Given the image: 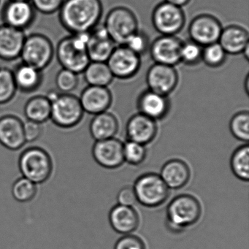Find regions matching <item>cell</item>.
I'll list each match as a JSON object with an SVG mask.
<instances>
[{"label":"cell","instance_id":"obj_4","mask_svg":"<svg viewBox=\"0 0 249 249\" xmlns=\"http://www.w3.org/2000/svg\"><path fill=\"white\" fill-rule=\"evenodd\" d=\"M18 167L22 177L36 184L49 180L53 171V162L49 153L39 147L24 150L18 160Z\"/></svg>","mask_w":249,"mask_h":249},{"label":"cell","instance_id":"obj_26","mask_svg":"<svg viewBox=\"0 0 249 249\" xmlns=\"http://www.w3.org/2000/svg\"><path fill=\"white\" fill-rule=\"evenodd\" d=\"M119 130V122L108 112L94 115L89 125L90 134L96 141L114 138Z\"/></svg>","mask_w":249,"mask_h":249},{"label":"cell","instance_id":"obj_42","mask_svg":"<svg viewBox=\"0 0 249 249\" xmlns=\"http://www.w3.org/2000/svg\"><path fill=\"white\" fill-rule=\"evenodd\" d=\"M190 1L191 0H164V2L176 5V6L179 7V8H182V7L188 5Z\"/></svg>","mask_w":249,"mask_h":249},{"label":"cell","instance_id":"obj_11","mask_svg":"<svg viewBox=\"0 0 249 249\" xmlns=\"http://www.w3.org/2000/svg\"><path fill=\"white\" fill-rule=\"evenodd\" d=\"M36 17V9L30 1L8 0L1 13L4 24L21 31L33 25Z\"/></svg>","mask_w":249,"mask_h":249},{"label":"cell","instance_id":"obj_32","mask_svg":"<svg viewBox=\"0 0 249 249\" xmlns=\"http://www.w3.org/2000/svg\"><path fill=\"white\" fill-rule=\"evenodd\" d=\"M231 133L236 139L243 142L249 140V113L246 110L236 113L230 123Z\"/></svg>","mask_w":249,"mask_h":249},{"label":"cell","instance_id":"obj_7","mask_svg":"<svg viewBox=\"0 0 249 249\" xmlns=\"http://www.w3.org/2000/svg\"><path fill=\"white\" fill-rule=\"evenodd\" d=\"M104 27L115 44L124 45L138 29L136 16L129 8L116 7L107 14Z\"/></svg>","mask_w":249,"mask_h":249},{"label":"cell","instance_id":"obj_5","mask_svg":"<svg viewBox=\"0 0 249 249\" xmlns=\"http://www.w3.org/2000/svg\"><path fill=\"white\" fill-rule=\"evenodd\" d=\"M54 55L52 40L45 35L33 33L26 36L20 58L23 63L43 71L52 63Z\"/></svg>","mask_w":249,"mask_h":249},{"label":"cell","instance_id":"obj_25","mask_svg":"<svg viewBox=\"0 0 249 249\" xmlns=\"http://www.w3.org/2000/svg\"><path fill=\"white\" fill-rule=\"evenodd\" d=\"M13 74L17 90L23 93L34 92L43 82L42 71L23 62L16 66Z\"/></svg>","mask_w":249,"mask_h":249},{"label":"cell","instance_id":"obj_23","mask_svg":"<svg viewBox=\"0 0 249 249\" xmlns=\"http://www.w3.org/2000/svg\"><path fill=\"white\" fill-rule=\"evenodd\" d=\"M109 221L112 228L122 234L133 232L139 226L138 212L132 206L117 205L110 210Z\"/></svg>","mask_w":249,"mask_h":249},{"label":"cell","instance_id":"obj_29","mask_svg":"<svg viewBox=\"0 0 249 249\" xmlns=\"http://www.w3.org/2000/svg\"><path fill=\"white\" fill-rule=\"evenodd\" d=\"M230 166L233 174L243 181L249 179V146L243 145L237 148L231 155Z\"/></svg>","mask_w":249,"mask_h":249},{"label":"cell","instance_id":"obj_10","mask_svg":"<svg viewBox=\"0 0 249 249\" xmlns=\"http://www.w3.org/2000/svg\"><path fill=\"white\" fill-rule=\"evenodd\" d=\"M113 77L129 79L135 76L141 68V56L125 45L116 46L107 61Z\"/></svg>","mask_w":249,"mask_h":249},{"label":"cell","instance_id":"obj_14","mask_svg":"<svg viewBox=\"0 0 249 249\" xmlns=\"http://www.w3.org/2000/svg\"><path fill=\"white\" fill-rule=\"evenodd\" d=\"M148 89L167 96L174 91L178 83V74L173 66L155 63L146 75Z\"/></svg>","mask_w":249,"mask_h":249},{"label":"cell","instance_id":"obj_28","mask_svg":"<svg viewBox=\"0 0 249 249\" xmlns=\"http://www.w3.org/2000/svg\"><path fill=\"white\" fill-rule=\"evenodd\" d=\"M83 73L89 86L95 87H107L114 78L107 62H90Z\"/></svg>","mask_w":249,"mask_h":249},{"label":"cell","instance_id":"obj_22","mask_svg":"<svg viewBox=\"0 0 249 249\" xmlns=\"http://www.w3.org/2000/svg\"><path fill=\"white\" fill-rule=\"evenodd\" d=\"M218 43L227 54H240L249 46V33L240 26L230 25L222 29Z\"/></svg>","mask_w":249,"mask_h":249},{"label":"cell","instance_id":"obj_9","mask_svg":"<svg viewBox=\"0 0 249 249\" xmlns=\"http://www.w3.org/2000/svg\"><path fill=\"white\" fill-rule=\"evenodd\" d=\"M185 22L182 8L166 2L157 5L152 13L153 25L161 36H176L181 31Z\"/></svg>","mask_w":249,"mask_h":249},{"label":"cell","instance_id":"obj_40","mask_svg":"<svg viewBox=\"0 0 249 249\" xmlns=\"http://www.w3.org/2000/svg\"><path fill=\"white\" fill-rule=\"evenodd\" d=\"M43 128L41 124L36 122L27 121L24 123V138L26 142H33L41 136Z\"/></svg>","mask_w":249,"mask_h":249},{"label":"cell","instance_id":"obj_21","mask_svg":"<svg viewBox=\"0 0 249 249\" xmlns=\"http://www.w3.org/2000/svg\"><path fill=\"white\" fill-rule=\"evenodd\" d=\"M140 113L154 121L161 120L168 114L170 103L167 96L162 95L148 89L140 94L138 99Z\"/></svg>","mask_w":249,"mask_h":249},{"label":"cell","instance_id":"obj_31","mask_svg":"<svg viewBox=\"0 0 249 249\" xmlns=\"http://www.w3.org/2000/svg\"><path fill=\"white\" fill-rule=\"evenodd\" d=\"M37 184L24 177L16 180L11 189L14 199L20 202L33 200L37 194Z\"/></svg>","mask_w":249,"mask_h":249},{"label":"cell","instance_id":"obj_33","mask_svg":"<svg viewBox=\"0 0 249 249\" xmlns=\"http://www.w3.org/2000/svg\"><path fill=\"white\" fill-rule=\"evenodd\" d=\"M227 59V53L219 43H213L202 49V61L207 66L215 68L224 65Z\"/></svg>","mask_w":249,"mask_h":249},{"label":"cell","instance_id":"obj_8","mask_svg":"<svg viewBox=\"0 0 249 249\" xmlns=\"http://www.w3.org/2000/svg\"><path fill=\"white\" fill-rule=\"evenodd\" d=\"M84 111L79 98L72 94H60L52 102L51 118L59 127H74L82 120Z\"/></svg>","mask_w":249,"mask_h":249},{"label":"cell","instance_id":"obj_37","mask_svg":"<svg viewBox=\"0 0 249 249\" xmlns=\"http://www.w3.org/2000/svg\"><path fill=\"white\" fill-rule=\"evenodd\" d=\"M124 45L141 56L149 51L151 43L148 36L144 32L138 30L129 37Z\"/></svg>","mask_w":249,"mask_h":249},{"label":"cell","instance_id":"obj_13","mask_svg":"<svg viewBox=\"0 0 249 249\" xmlns=\"http://www.w3.org/2000/svg\"><path fill=\"white\" fill-rule=\"evenodd\" d=\"M182 43L176 36H161L150 45V54L155 63L174 67L180 62Z\"/></svg>","mask_w":249,"mask_h":249},{"label":"cell","instance_id":"obj_39","mask_svg":"<svg viewBox=\"0 0 249 249\" xmlns=\"http://www.w3.org/2000/svg\"><path fill=\"white\" fill-rule=\"evenodd\" d=\"M114 249H146L143 240L134 234H125L115 244Z\"/></svg>","mask_w":249,"mask_h":249},{"label":"cell","instance_id":"obj_36","mask_svg":"<svg viewBox=\"0 0 249 249\" xmlns=\"http://www.w3.org/2000/svg\"><path fill=\"white\" fill-rule=\"evenodd\" d=\"M203 47L192 40L183 42L180 49V62L185 65L193 66L202 61Z\"/></svg>","mask_w":249,"mask_h":249},{"label":"cell","instance_id":"obj_43","mask_svg":"<svg viewBox=\"0 0 249 249\" xmlns=\"http://www.w3.org/2000/svg\"><path fill=\"white\" fill-rule=\"evenodd\" d=\"M245 91H246V94H249V75H246V78H245Z\"/></svg>","mask_w":249,"mask_h":249},{"label":"cell","instance_id":"obj_34","mask_svg":"<svg viewBox=\"0 0 249 249\" xmlns=\"http://www.w3.org/2000/svg\"><path fill=\"white\" fill-rule=\"evenodd\" d=\"M55 84L59 92L71 94L79 84L78 74L62 68L56 74Z\"/></svg>","mask_w":249,"mask_h":249},{"label":"cell","instance_id":"obj_20","mask_svg":"<svg viewBox=\"0 0 249 249\" xmlns=\"http://www.w3.org/2000/svg\"><path fill=\"white\" fill-rule=\"evenodd\" d=\"M26 36L24 31L0 25V59L11 62L20 58Z\"/></svg>","mask_w":249,"mask_h":249},{"label":"cell","instance_id":"obj_24","mask_svg":"<svg viewBox=\"0 0 249 249\" xmlns=\"http://www.w3.org/2000/svg\"><path fill=\"white\" fill-rule=\"evenodd\" d=\"M160 176L169 189H179L189 182L191 171L183 160L173 159L163 165Z\"/></svg>","mask_w":249,"mask_h":249},{"label":"cell","instance_id":"obj_18","mask_svg":"<svg viewBox=\"0 0 249 249\" xmlns=\"http://www.w3.org/2000/svg\"><path fill=\"white\" fill-rule=\"evenodd\" d=\"M79 100L84 112L97 115L107 111L113 97L107 87L89 86L83 90Z\"/></svg>","mask_w":249,"mask_h":249},{"label":"cell","instance_id":"obj_2","mask_svg":"<svg viewBox=\"0 0 249 249\" xmlns=\"http://www.w3.org/2000/svg\"><path fill=\"white\" fill-rule=\"evenodd\" d=\"M202 214L200 202L188 194L178 195L170 201L166 212L167 229L173 233H180L197 222Z\"/></svg>","mask_w":249,"mask_h":249},{"label":"cell","instance_id":"obj_46","mask_svg":"<svg viewBox=\"0 0 249 249\" xmlns=\"http://www.w3.org/2000/svg\"><path fill=\"white\" fill-rule=\"evenodd\" d=\"M0 4H1V0H0Z\"/></svg>","mask_w":249,"mask_h":249},{"label":"cell","instance_id":"obj_41","mask_svg":"<svg viewBox=\"0 0 249 249\" xmlns=\"http://www.w3.org/2000/svg\"><path fill=\"white\" fill-rule=\"evenodd\" d=\"M117 200L119 205L132 207L135 205L138 201L133 187L125 186L122 188L118 194Z\"/></svg>","mask_w":249,"mask_h":249},{"label":"cell","instance_id":"obj_35","mask_svg":"<svg viewBox=\"0 0 249 249\" xmlns=\"http://www.w3.org/2000/svg\"><path fill=\"white\" fill-rule=\"evenodd\" d=\"M146 155V148L142 144L131 141L124 144V157L128 164L139 165L145 161Z\"/></svg>","mask_w":249,"mask_h":249},{"label":"cell","instance_id":"obj_44","mask_svg":"<svg viewBox=\"0 0 249 249\" xmlns=\"http://www.w3.org/2000/svg\"><path fill=\"white\" fill-rule=\"evenodd\" d=\"M243 54L244 55L245 58L247 60H249V46L248 47H246V49H245L244 52H243Z\"/></svg>","mask_w":249,"mask_h":249},{"label":"cell","instance_id":"obj_17","mask_svg":"<svg viewBox=\"0 0 249 249\" xmlns=\"http://www.w3.org/2000/svg\"><path fill=\"white\" fill-rule=\"evenodd\" d=\"M25 143L22 121L14 115L0 117V144L11 151H17Z\"/></svg>","mask_w":249,"mask_h":249},{"label":"cell","instance_id":"obj_6","mask_svg":"<svg viewBox=\"0 0 249 249\" xmlns=\"http://www.w3.org/2000/svg\"><path fill=\"white\" fill-rule=\"evenodd\" d=\"M137 201L143 206L156 208L166 202L170 194L169 188L160 175L145 173L140 176L133 186Z\"/></svg>","mask_w":249,"mask_h":249},{"label":"cell","instance_id":"obj_12","mask_svg":"<svg viewBox=\"0 0 249 249\" xmlns=\"http://www.w3.org/2000/svg\"><path fill=\"white\" fill-rule=\"evenodd\" d=\"M222 29L218 18L210 14H201L191 21L189 37L192 41L205 47L218 41Z\"/></svg>","mask_w":249,"mask_h":249},{"label":"cell","instance_id":"obj_19","mask_svg":"<svg viewBox=\"0 0 249 249\" xmlns=\"http://www.w3.org/2000/svg\"><path fill=\"white\" fill-rule=\"evenodd\" d=\"M126 132L128 141L145 145L152 142L157 136V123L142 113H137L128 120Z\"/></svg>","mask_w":249,"mask_h":249},{"label":"cell","instance_id":"obj_27","mask_svg":"<svg viewBox=\"0 0 249 249\" xmlns=\"http://www.w3.org/2000/svg\"><path fill=\"white\" fill-rule=\"evenodd\" d=\"M24 111L27 120L42 124L50 119L52 103L46 96H34L26 103Z\"/></svg>","mask_w":249,"mask_h":249},{"label":"cell","instance_id":"obj_16","mask_svg":"<svg viewBox=\"0 0 249 249\" xmlns=\"http://www.w3.org/2000/svg\"><path fill=\"white\" fill-rule=\"evenodd\" d=\"M115 48L104 26L97 25L89 33L87 51L91 62H107Z\"/></svg>","mask_w":249,"mask_h":249},{"label":"cell","instance_id":"obj_15","mask_svg":"<svg viewBox=\"0 0 249 249\" xmlns=\"http://www.w3.org/2000/svg\"><path fill=\"white\" fill-rule=\"evenodd\" d=\"M92 155L97 164L107 169H116L124 162V143L116 138L96 141Z\"/></svg>","mask_w":249,"mask_h":249},{"label":"cell","instance_id":"obj_45","mask_svg":"<svg viewBox=\"0 0 249 249\" xmlns=\"http://www.w3.org/2000/svg\"><path fill=\"white\" fill-rule=\"evenodd\" d=\"M17 1H30V0H17Z\"/></svg>","mask_w":249,"mask_h":249},{"label":"cell","instance_id":"obj_38","mask_svg":"<svg viewBox=\"0 0 249 249\" xmlns=\"http://www.w3.org/2000/svg\"><path fill=\"white\" fill-rule=\"evenodd\" d=\"M30 2L36 11L51 15L59 11L64 0H30Z\"/></svg>","mask_w":249,"mask_h":249},{"label":"cell","instance_id":"obj_3","mask_svg":"<svg viewBox=\"0 0 249 249\" xmlns=\"http://www.w3.org/2000/svg\"><path fill=\"white\" fill-rule=\"evenodd\" d=\"M88 34H71L59 42L55 55L62 68L77 74L83 73L91 62L87 51Z\"/></svg>","mask_w":249,"mask_h":249},{"label":"cell","instance_id":"obj_30","mask_svg":"<svg viewBox=\"0 0 249 249\" xmlns=\"http://www.w3.org/2000/svg\"><path fill=\"white\" fill-rule=\"evenodd\" d=\"M17 91L12 70L4 67L0 68V105L11 101Z\"/></svg>","mask_w":249,"mask_h":249},{"label":"cell","instance_id":"obj_1","mask_svg":"<svg viewBox=\"0 0 249 249\" xmlns=\"http://www.w3.org/2000/svg\"><path fill=\"white\" fill-rule=\"evenodd\" d=\"M103 11L101 0H64L58 12L62 27L73 35L88 33L95 28Z\"/></svg>","mask_w":249,"mask_h":249}]
</instances>
